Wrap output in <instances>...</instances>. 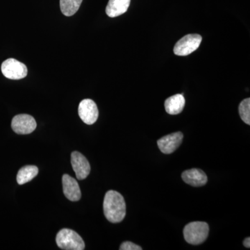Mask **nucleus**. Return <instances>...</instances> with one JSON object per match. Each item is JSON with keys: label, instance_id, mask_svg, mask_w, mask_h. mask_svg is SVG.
<instances>
[{"label": "nucleus", "instance_id": "obj_1", "mask_svg": "<svg viewBox=\"0 0 250 250\" xmlns=\"http://www.w3.org/2000/svg\"><path fill=\"white\" fill-rule=\"evenodd\" d=\"M104 213L108 221L118 223L123 221L126 215V204L120 192L108 190L105 195L103 204Z\"/></svg>", "mask_w": 250, "mask_h": 250}, {"label": "nucleus", "instance_id": "obj_2", "mask_svg": "<svg viewBox=\"0 0 250 250\" xmlns=\"http://www.w3.org/2000/svg\"><path fill=\"white\" fill-rule=\"evenodd\" d=\"M209 233V227L205 222H192L184 229V236L189 244H202L207 240Z\"/></svg>", "mask_w": 250, "mask_h": 250}, {"label": "nucleus", "instance_id": "obj_3", "mask_svg": "<svg viewBox=\"0 0 250 250\" xmlns=\"http://www.w3.org/2000/svg\"><path fill=\"white\" fill-rule=\"evenodd\" d=\"M56 242L59 248L65 250H83L85 243L82 237L73 230L62 229L56 237Z\"/></svg>", "mask_w": 250, "mask_h": 250}, {"label": "nucleus", "instance_id": "obj_4", "mask_svg": "<svg viewBox=\"0 0 250 250\" xmlns=\"http://www.w3.org/2000/svg\"><path fill=\"white\" fill-rule=\"evenodd\" d=\"M202 41V37L199 34H188L175 44L174 53L181 57L189 55L198 49Z\"/></svg>", "mask_w": 250, "mask_h": 250}, {"label": "nucleus", "instance_id": "obj_5", "mask_svg": "<svg viewBox=\"0 0 250 250\" xmlns=\"http://www.w3.org/2000/svg\"><path fill=\"white\" fill-rule=\"evenodd\" d=\"M1 72L6 78L18 80L24 78L27 75V67L22 62L16 59H9L1 64Z\"/></svg>", "mask_w": 250, "mask_h": 250}, {"label": "nucleus", "instance_id": "obj_6", "mask_svg": "<svg viewBox=\"0 0 250 250\" xmlns=\"http://www.w3.org/2000/svg\"><path fill=\"white\" fill-rule=\"evenodd\" d=\"M36 122L32 116L27 114H20L13 118L11 127L16 134H29L36 129Z\"/></svg>", "mask_w": 250, "mask_h": 250}, {"label": "nucleus", "instance_id": "obj_7", "mask_svg": "<svg viewBox=\"0 0 250 250\" xmlns=\"http://www.w3.org/2000/svg\"><path fill=\"white\" fill-rule=\"evenodd\" d=\"M78 112L79 116L85 124L91 125L98 121V108L93 100L90 99L82 100L79 105Z\"/></svg>", "mask_w": 250, "mask_h": 250}, {"label": "nucleus", "instance_id": "obj_8", "mask_svg": "<svg viewBox=\"0 0 250 250\" xmlns=\"http://www.w3.org/2000/svg\"><path fill=\"white\" fill-rule=\"evenodd\" d=\"M184 135L180 131L164 136L157 141V145L161 152L166 154L173 153L182 144Z\"/></svg>", "mask_w": 250, "mask_h": 250}, {"label": "nucleus", "instance_id": "obj_9", "mask_svg": "<svg viewBox=\"0 0 250 250\" xmlns=\"http://www.w3.org/2000/svg\"><path fill=\"white\" fill-rule=\"evenodd\" d=\"M71 164L72 168L76 174L79 180H83L89 175L90 166L83 154L79 152H73L71 154Z\"/></svg>", "mask_w": 250, "mask_h": 250}, {"label": "nucleus", "instance_id": "obj_10", "mask_svg": "<svg viewBox=\"0 0 250 250\" xmlns=\"http://www.w3.org/2000/svg\"><path fill=\"white\" fill-rule=\"evenodd\" d=\"M62 190L67 200L72 202H77L82 197L78 182L73 177L65 174L62 177Z\"/></svg>", "mask_w": 250, "mask_h": 250}, {"label": "nucleus", "instance_id": "obj_11", "mask_svg": "<svg viewBox=\"0 0 250 250\" xmlns=\"http://www.w3.org/2000/svg\"><path fill=\"white\" fill-rule=\"evenodd\" d=\"M182 177L185 183L194 187H203L208 181L205 172L197 168L184 171L182 174Z\"/></svg>", "mask_w": 250, "mask_h": 250}, {"label": "nucleus", "instance_id": "obj_12", "mask_svg": "<svg viewBox=\"0 0 250 250\" xmlns=\"http://www.w3.org/2000/svg\"><path fill=\"white\" fill-rule=\"evenodd\" d=\"M186 100L183 94L172 95L165 101L166 111L170 115H177L182 113L185 106Z\"/></svg>", "mask_w": 250, "mask_h": 250}, {"label": "nucleus", "instance_id": "obj_13", "mask_svg": "<svg viewBox=\"0 0 250 250\" xmlns=\"http://www.w3.org/2000/svg\"><path fill=\"white\" fill-rule=\"evenodd\" d=\"M131 0H109L106 8L108 17L116 18L126 12Z\"/></svg>", "mask_w": 250, "mask_h": 250}, {"label": "nucleus", "instance_id": "obj_14", "mask_svg": "<svg viewBox=\"0 0 250 250\" xmlns=\"http://www.w3.org/2000/svg\"><path fill=\"white\" fill-rule=\"evenodd\" d=\"M39 174V168L35 166H26L18 171L17 182L19 185L27 183Z\"/></svg>", "mask_w": 250, "mask_h": 250}, {"label": "nucleus", "instance_id": "obj_15", "mask_svg": "<svg viewBox=\"0 0 250 250\" xmlns=\"http://www.w3.org/2000/svg\"><path fill=\"white\" fill-rule=\"evenodd\" d=\"M83 0H60L61 11L65 16H72L80 9Z\"/></svg>", "mask_w": 250, "mask_h": 250}, {"label": "nucleus", "instance_id": "obj_16", "mask_svg": "<svg viewBox=\"0 0 250 250\" xmlns=\"http://www.w3.org/2000/svg\"><path fill=\"white\" fill-rule=\"evenodd\" d=\"M239 114L242 121L245 123L250 125V99H245L239 105Z\"/></svg>", "mask_w": 250, "mask_h": 250}, {"label": "nucleus", "instance_id": "obj_17", "mask_svg": "<svg viewBox=\"0 0 250 250\" xmlns=\"http://www.w3.org/2000/svg\"><path fill=\"white\" fill-rule=\"evenodd\" d=\"M121 250H143L141 247L134 244L132 242L126 241L122 243L120 247Z\"/></svg>", "mask_w": 250, "mask_h": 250}, {"label": "nucleus", "instance_id": "obj_18", "mask_svg": "<svg viewBox=\"0 0 250 250\" xmlns=\"http://www.w3.org/2000/svg\"><path fill=\"white\" fill-rule=\"evenodd\" d=\"M243 246L246 247L247 248H250V237H248V238H246V239L244 240V241H243Z\"/></svg>", "mask_w": 250, "mask_h": 250}]
</instances>
